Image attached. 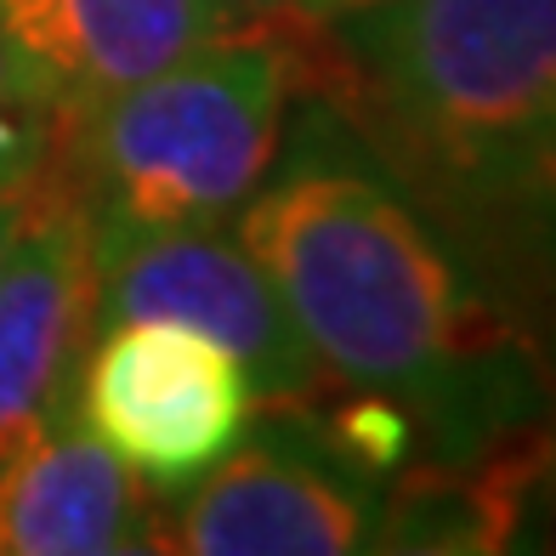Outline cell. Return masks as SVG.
Wrapping results in <instances>:
<instances>
[{
    "mask_svg": "<svg viewBox=\"0 0 556 556\" xmlns=\"http://www.w3.org/2000/svg\"><path fill=\"white\" fill-rule=\"evenodd\" d=\"M233 227L324 381L409 415L415 460L466 466L551 426V352L483 290L318 86L301 80L278 154Z\"/></svg>",
    "mask_w": 556,
    "mask_h": 556,
    "instance_id": "obj_1",
    "label": "cell"
},
{
    "mask_svg": "<svg viewBox=\"0 0 556 556\" xmlns=\"http://www.w3.org/2000/svg\"><path fill=\"white\" fill-rule=\"evenodd\" d=\"M301 35V80L556 364V0H364Z\"/></svg>",
    "mask_w": 556,
    "mask_h": 556,
    "instance_id": "obj_2",
    "label": "cell"
},
{
    "mask_svg": "<svg viewBox=\"0 0 556 556\" xmlns=\"http://www.w3.org/2000/svg\"><path fill=\"white\" fill-rule=\"evenodd\" d=\"M295 91L301 40L290 23H233L142 80L63 109L52 170L86 205L91 233L233 222L278 154Z\"/></svg>",
    "mask_w": 556,
    "mask_h": 556,
    "instance_id": "obj_3",
    "label": "cell"
},
{
    "mask_svg": "<svg viewBox=\"0 0 556 556\" xmlns=\"http://www.w3.org/2000/svg\"><path fill=\"white\" fill-rule=\"evenodd\" d=\"M387 477L313 403H273L222 460L160 511V551L188 556H352L381 545Z\"/></svg>",
    "mask_w": 556,
    "mask_h": 556,
    "instance_id": "obj_4",
    "label": "cell"
},
{
    "mask_svg": "<svg viewBox=\"0 0 556 556\" xmlns=\"http://www.w3.org/2000/svg\"><path fill=\"white\" fill-rule=\"evenodd\" d=\"M97 330L74 375V420L154 494H182L256 415L244 364L170 318H114Z\"/></svg>",
    "mask_w": 556,
    "mask_h": 556,
    "instance_id": "obj_5",
    "label": "cell"
},
{
    "mask_svg": "<svg viewBox=\"0 0 556 556\" xmlns=\"http://www.w3.org/2000/svg\"><path fill=\"white\" fill-rule=\"evenodd\" d=\"M97 250V324L170 318L227 346L250 375L256 403H313L330 392L318 358L290 324L273 278L244 250L233 222L91 233Z\"/></svg>",
    "mask_w": 556,
    "mask_h": 556,
    "instance_id": "obj_6",
    "label": "cell"
},
{
    "mask_svg": "<svg viewBox=\"0 0 556 556\" xmlns=\"http://www.w3.org/2000/svg\"><path fill=\"white\" fill-rule=\"evenodd\" d=\"M91 330V216L46 160V170L23 188L12 239L0 250V454L68 409Z\"/></svg>",
    "mask_w": 556,
    "mask_h": 556,
    "instance_id": "obj_7",
    "label": "cell"
},
{
    "mask_svg": "<svg viewBox=\"0 0 556 556\" xmlns=\"http://www.w3.org/2000/svg\"><path fill=\"white\" fill-rule=\"evenodd\" d=\"M160 551V505L74 409L0 454V556H131Z\"/></svg>",
    "mask_w": 556,
    "mask_h": 556,
    "instance_id": "obj_8",
    "label": "cell"
},
{
    "mask_svg": "<svg viewBox=\"0 0 556 556\" xmlns=\"http://www.w3.org/2000/svg\"><path fill=\"white\" fill-rule=\"evenodd\" d=\"M239 17L227 0H0V35L52 114L142 80Z\"/></svg>",
    "mask_w": 556,
    "mask_h": 556,
    "instance_id": "obj_9",
    "label": "cell"
},
{
    "mask_svg": "<svg viewBox=\"0 0 556 556\" xmlns=\"http://www.w3.org/2000/svg\"><path fill=\"white\" fill-rule=\"evenodd\" d=\"M52 125L58 114L29 91L7 35H0V193H23L46 170V160H52Z\"/></svg>",
    "mask_w": 556,
    "mask_h": 556,
    "instance_id": "obj_10",
    "label": "cell"
},
{
    "mask_svg": "<svg viewBox=\"0 0 556 556\" xmlns=\"http://www.w3.org/2000/svg\"><path fill=\"white\" fill-rule=\"evenodd\" d=\"M352 7H364V0H301L290 12V23L295 29H313V23H330L336 12H352Z\"/></svg>",
    "mask_w": 556,
    "mask_h": 556,
    "instance_id": "obj_11",
    "label": "cell"
},
{
    "mask_svg": "<svg viewBox=\"0 0 556 556\" xmlns=\"http://www.w3.org/2000/svg\"><path fill=\"white\" fill-rule=\"evenodd\" d=\"M227 7H233L239 17H256V23H278V17L290 23V12L301 7V0H227Z\"/></svg>",
    "mask_w": 556,
    "mask_h": 556,
    "instance_id": "obj_12",
    "label": "cell"
},
{
    "mask_svg": "<svg viewBox=\"0 0 556 556\" xmlns=\"http://www.w3.org/2000/svg\"><path fill=\"white\" fill-rule=\"evenodd\" d=\"M17 205H23V193H0V250H7V239H12V222H17Z\"/></svg>",
    "mask_w": 556,
    "mask_h": 556,
    "instance_id": "obj_13",
    "label": "cell"
},
{
    "mask_svg": "<svg viewBox=\"0 0 556 556\" xmlns=\"http://www.w3.org/2000/svg\"><path fill=\"white\" fill-rule=\"evenodd\" d=\"M551 477H556V420H551Z\"/></svg>",
    "mask_w": 556,
    "mask_h": 556,
    "instance_id": "obj_14",
    "label": "cell"
}]
</instances>
